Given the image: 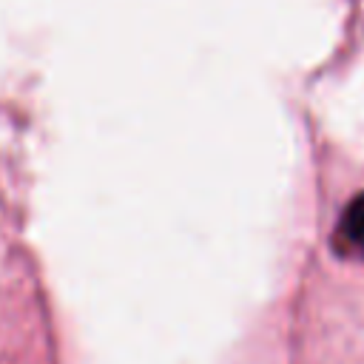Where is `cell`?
<instances>
[{
  "label": "cell",
  "instance_id": "1",
  "mask_svg": "<svg viewBox=\"0 0 364 364\" xmlns=\"http://www.w3.org/2000/svg\"><path fill=\"white\" fill-rule=\"evenodd\" d=\"M341 233L358 250H364V193L353 196L341 216Z\"/></svg>",
  "mask_w": 364,
  "mask_h": 364
}]
</instances>
